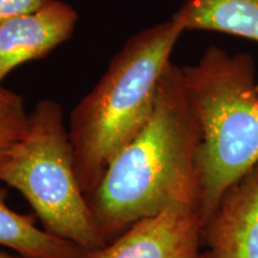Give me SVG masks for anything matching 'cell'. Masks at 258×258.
Instances as JSON below:
<instances>
[{
    "mask_svg": "<svg viewBox=\"0 0 258 258\" xmlns=\"http://www.w3.org/2000/svg\"><path fill=\"white\" fill-rule=\"evenodd\" d=\"M201 125L182 67L166 64L150 120L116 156L86 196L93 221L106 245L132 226L173 206L200 213L196 152Z\"/></svg>",
    "mask_w": 258,
    "mask_h": 258,
    "instance_id": "obj_1",
    "label": "cell"
},
{
    "mask_svg": "<svg viewBox=\"0 0 258 258\" xmlns=\"http://www.w3.org/2000/svg\"><path fill=\"white\" fill-rule=\"evenodd\" d=\"M183 32L179 22L171 17L135 34L71 112L69 135L85 198L150 120L161 74Z\"/></svg>",
    "mask_w": 258,
    "mask_h": 258,
    "instance_id": "obj_2",
    "label": "cell"
},
{
    "mask_svg": "<svg viewBox=\"0 0 258 258\" xmlns=\"http://www.w3.org/2000/svg\"><path fill=\"white\" fill-rule=\"evenodd\" d=\"M182 69L201 125L196 167L205 225L226 191L258 164L256 66L250 54L211 46L198 63Z\"/></svg>",
    "mask_w": 258,
    "mask_h": 258,
    "instance_id": "obj_3",
    "label": "cell"
},
{
    "mask_svg": "<svg viewBox=\"0 0 258 258\" xmlns=\"http://www.w3.org/2000/svg\"><path fill=\"white\" fill-rule=\"evenodd\" d=\"M0 182L18 190L44 231L95 252L106 246L77 178L69 129L59 103L42 99L24 137L0 163Z\"/></svg>",
    "mask_w": 258,
    "mask_h": 258,
    "instance_id": "obj_4",
    "label": "cell"
},
{
    "mask_svg": "<svg viewBox=\"0 0 258 258\" xmlns=\"http://www.w3.org/2000/svg\"><path fill=\"white\" fill-rule=\"evenodd\" d=\"M198 209L173 206L144 219L88 258H205Z\"/></svg>",
    "mask_w": 258,
    "mask_h": 258,
    "instance_id": "obj_5",
    "label": "cell"
},
{
    "mask_svg": "<svg viewBox=\"0 0 258 258\" xmlns=\"http://www.w3.org/2000/svg\"><path fill=\"white\" fill-rule=\"evenodd\" d=\"M78 14L72 6L51 0L34 14L0 24V89L5 77L22 63L43 59L72 37Z\"/></svg>",
    "mask_w": 258,
    "mask_h": 258,
    "instance_id": "obj_6",
    "label": "cell"
},
{
    "mask_svg": "<svg viewBox=\"0 0 258 258\" xmlns=\"http://www.w3.org/2000/svg\"><path fill=\"white\" fill-rule=\"evenodd\" d=\"M202 237L212 258H258V164L222 196Z\"/></svg>",
    "mask_w": 258,
    "mask_h": 258,
    "instance_id": "obj_7",
    "label": "cell"
},
{
    "mask_svg": "<svg viewBox=\"0 0 258 258\" xmlns=\"http://www.w3.org/2000/svg\"><path fill=\"white\" fill-rule=\"evenodd\" d=\"M172 17L184 31H219L258 42V0H185Z\"/></svg>",
    "mask_w": 258,
    "mask_h": 258,
    "instance_id": "obj_8",
    "label": "cell"
},
{
    "mask_svg": "<svg viewBox=\"0 0 258 258\" xmlns=\"http://www.w3.org/2000/svg\"><path fill=\"white\" fill-rule=\"evenodd\" d=\"M8 190L0 186V245L22 258H88L89 252L71 241L35 225L29 215L18 214L6 205Z\"/></svg>",
    "mask_w": 258,
    "mask_h": 258,
    "instance_id": "obj_9",
    "label": "cell"
},
{
    "mask_svg": "<svg viewBox=\"0 0 258 258\" xmlns=\"http://www.w3.org/2000/svg\"><path fill=\"white\" fill-rule=\"evenodd\" d=\"M28 123L29 112L23 98L17 93L0 89V163L24 137Z\"/></svg>",
    "mask_w": 258,
    "mask_h": 258,
    "instance_id": "obj_10",
    "label": "cell"
},
{
    "mask_svg": "<svg viewBox=\"0 0 258 258\" xmlns=\"http://www.w3.org/2000/svg\"><path fill=\"white\" fill-rule=\"evenodd\" d=\"M51 0H0V24L43 9Z\"/></svg>",
    "mask_w": 258,
    "mask_h": 258,
    "instance_id": "obj_11",
    "label": "cell"
},
{
    "mask_svg": "<svg viewBox=\"0 0 258 258\" xmlns=\"http://www.w3.org/2000/svg\"><path fill=\"white\" fill-rule=\"evenodd\" d=\"M0 258H21V257L12 256V254H10V253H8V252H5V251L0 250Z\"/></svg>",
    "mask_w": 258,
    "mask_h": 258,
    "instance_id": "obj_12",
    "label": "cell"
},
{
    "mask_svg": "<svg viewBox=\"0 0 258 258\" xmlns=\"http://www.w3.org/2000/svg\"><path fill=\"white\" fill-rule=\"evenodd\" d=\"M205 258H212V256L209 254L208 251H206V252H205Z\"/></svg>",
    "mask_w": 258,
    "mask_h": 258,
    "instance_id": "obj_13",
    "label": "cell"
}]
</instances>
